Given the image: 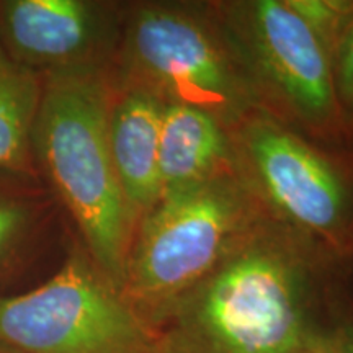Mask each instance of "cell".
I'll return each instance as SVG.
<instances>
[{
  "label": "cell",
  "mask_w": 353,
  "mask_h": 353,
  "mask_svg": "<svg viewBox=\"0 0 353 353\" xmlns=\"http://www.w3.org/2000/svg\"><path fill=\"white\" fill-rule=\"evenodd\" d=\"M353 311V259L268 213L152 330V353H304Z\"/></svg>",
  "instance_id": "1"
},
{
  "label": "cell",
  "mask_w": 353,
  "mask_h": 353,
  "mask_svg": "<svg viewBox=\"0 0 353 353\" xmlns=\"http://www.w3.org/2000/svg\"><path fill=\"white\" fill-rule=\"evenodd\" d=\"M33 126V159L81 232L87 252L121 291L138 221L114 170L108 141V69L48 72Z\"/></svg>",
  "instance_id": "2"
},
{
  "label": "cell",
  "mask_w": 353,
  "mask_h": 353,
  "mask_svg": "<svg viewBox=\"0 0 353 353\" xmlns=\"http://www.w3.org/2000/svg\"><path fill=\"white\" fill-rule=\"evenodd\" d=\"M108 74L114 88L198 108L228 130L260 110L210 2L126 3Z\"/></svg>",
  "instance_id": "3"
},
{
  "label": "cell",
  "mask_w": 353,
  "mask_h": 353,
  "mask_svg": "<svg viewBox=\"0 0 353 353\" xmlns=\"http://www.w3.org/2000/svg\"><path fill=\"white\" fill-rule=\"evenodd\" d=\"M265 214L236 170L161 198L139 219L121 294L151 334Z\"/></svg>",
  "instance_id": "4"
},
{
  "label": "cell",
  "mask_w": 353,
  "mask_h": 353,
  "mask_svg": "<svg viewBox=\"0 0 353 353\" xmlns=\"http://www.w3.org/2000/svg\"><path fill=\"white\" fill-rule=\"evenodd\" d=\"M210 3L259 108L309 138L350 144L330 52L288 0Z\"/></svg>",
  "instance_id": "5"
},
{
  "label": "cell",
  "mask_w": 353,
  "mask_h": 353,
  "mask_svg": "<svg viewBox=\"0 0 353 353\" xmlns=\"http://www.w3.org/2000/svg\"><path fill=\"white\" fill-rule=\"evenodd\" d=\"M236 170L273 218L353 259V144L291 130L263 110L229 128Z\"/></svg>",
  "instance_id": "6"
},
{
  "label": "cell",
  "mask_w": 353,
  "mask_h": 353,
  "mask_svg": "<svg viewBox=\"0 0 353 353\" xmlns=\"http://www.w3.org/2000/svg\"><path fill=\"white\" fill-rule=\"evenodd\" d=\"M0 345L21 353H152V334L79 242L46 283L0 296Z\"/></svg>",
  "instance_id": "7"
},
{
  "label": "cell",
  "mask_w": 353,
  "mask_h": 353,
  "mask_svg": "<svg viewBox=\"0 0 353 353\" xmlns=\"http://www.w3.org/2000/svg\"><path fill=\"white\" fill-rule=\"evenodd\" d=\"M125 3L95 0H2L0 46L39 76L108 69Z\"/></svg>",
  "instance_id": "8"
},
{
  "label": "cell",
  "mask_w": 353,
  "mask_h": 353,
  "mask_svg": "<svg viewBox=\"0 0 353 353\" xmlns=\"http://www.w3.org/2000/svg\"><path fill=\"white\" fill-rule=\"evenodd\" d=\"M164 103L136 88H114L108 117L110 151L123 195L139 223L161 200L159 143Z\"/></svg>",
  "instance_id": "9"
},
{
  "label": "cell",
  "mask_w": 353,
  "mask_h": 353,
  "mask_svg": "<svg viewBox=\"0 0 353 353\" xmlns=\"http://www.w3.org/2000/svg\"><path fill=\"white\" fill-rule=\"evenodd\" d=\"M236 172L229 130L210 113L164 105L159 143L161 198Z\"/></svg>",
  "instance_id": "10"
},
{
  "label": "cell",
  "mask_w": 353,
  "mask_h": 353,
  "mask_svg": "<svg viewBox=\"0 0 353 353\" xmlns=\"http://www.w3.org/2000/svg\"><path fill=\"white\" fill-rule=\"evenodd\" d=\"M41 87L38 72L13 61L0 46V172L32 170Z\"/></svg>",
  "instance_id": "11"
},
{
  "label": "cell",
  "mask_w": 353,
  "mask_h": 353,
  "mask_svg": "<svg viewBox=\"0 0 353 353\" xmlns=\"http://www.w3.org/2000/svg\"><path fill=\"white\" fill-rule=\"evenodd\" d=\"M33 224V206L25 198L0 192V267L26 242Z\"/></svg>",
  "instance_id": "12"
},
{
  "label": "cell",
  "mask_w": 353,
  "mask_h": 353,
  "mask_svg": "<svg viewBox=\"0 0 353 353\" xmlns=\"http://www.w3.org/2000/svg\"><path fill=\"white\" fill-rule=\"evenodd\" d=\"M288 3L327 48L332 59L335 38L353 0H288Z\"/></svg>",
  "instance_id": "13"
},
{
  "label": "cell",
  "mask_w": 353,
  "mask_h": 353,
  "mask_svg": "<svg viewBox=\"0 0 353 353\" xmlns=\"http://www.w3.org/2000/svg\"><path fill=\"white\" fill-rule=\"evenodd\" d=\"M332 69L339 100L347 118V113L353 107V3L335 38Z\"/></svg>",
  "instance_id": "14"
},
{
  "label": "cell",
  "mask_w": 353,
  "mask_h": 353,
  "mask_svg": "<svg viewBox=\"0 0 353 353\" xmlns=\"http://www.w3.org/2000/svg\"><path fill=\"white\" fill-rule=\"evenodd\" d=\"M337 353H353V311L337 325L334 334Z\"/></svg>",
  "instance_id": "15"
},
{
  "label": "cell",
  "mask_w": 353,
  "mask_h": 353,
  "mask_svg": "<svg viewBox=\"0 0 353 353\" xmlns=\"http://www.w3.org/2000/svg\"><path fill=\"white\" fill-rule=\"evenodd\" d=\"M304 353H337V348H335L334 335H332V337L322 339V341L314 343V345H312V347H309Z\"/></svg>",
  "instance_id": "16"
},
{
  "label": "cell",
  "mask_w": 353,
  "mask_h": 353,
  "mask_svg": "<svg viewBox=\"0 0 353 353\" xmlns=\"http://www.w3.org/2000/svg\"><path fill=\"white\" fill-rule=\"evenodd\" d=\"M345 123H347V136H348V143L353 144V107L350 108V112L347 113Z\"/></svg>",
  "instance_id": "17"
},
{
  "label": "cell",
  "mask_w": 353,
  "mask_h": 353,
  "mask_svg": "<svg viewBox=\"0 0 353 353\" xmlns=\"http://www.w3.org/2000/svg\"><path fill=\"white\" fill-rule=\"evenodd\" d=\"M0 353H21V352L15 350V348H10V347H6V345H0Z\"/></svg>",
  "instance_id": "18"
}]
</instances>
